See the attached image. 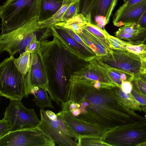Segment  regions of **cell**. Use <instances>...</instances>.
Listing matches in <instances>:
<instances>
[{
  "instance_id": "cell-3",
  "label": "cell",
  "mask_w": 146,
  "mask_h": 146,
  "mask_svg": "<svg viewBox=\"0 0 146 146\" xmlns=\"http://www.w3.org/2000/svg\"><path fill=\"white\" fill-rule=\"evenodd\" d=\"M94 58L107 66L134 76L146 74V60L127 51L112 49L106 55L96 56Z\"/></svg>"
},
{
  "instance_id": "cell-24",
  "label": "cell",
  "mask_w": 146,
  "mask_h": 146,
  "mask_svg": "<svg viewBox=\"0 0 146 146\" xmlns=\"http://www.w3.org/2000/svg\"><path fill=\"white\" fill-rule=\"evenodd\" d=\"M62 27L64 30L71 36L77 42L84 47L89 51L96 55L92 50L77 33L70 29Z\"/></svg>"
},
{
  "instance_id": "cell-12",
  "label": "cell",
  "mask_w": 146,
  "mask_h": 146,
  "mask_svg": "<svg viewBox=\"0 0 146 146\" xmlns=\"http://www.w3.org/2000/svg\"><path fill=\"white\" fill-rule=\"evenodd\" d=\"M77 34L92 50L96 56L105 55L111 52L97 38L83 28L82 31Z\"/></svg>"
},
{
  "instance_id": "cell-23",
  "label": "cell",
  "mask_w": 146,
  "mask_h": 146,
  "mask_svg": "<svg viewBox=\"0 0 146 146\" xmlns=\"http://www.w3.org/2000/svg\"><path fill=\"white\" fill-rule=\"evenodd\" d=\"M106 35L107 40L112 49L126 51L124 48V40L110 35L107 32Z\"/></svg>"
},
{
  "instance_id": "cell-4",
  "label": "cell",
  "mask_w": 146,
  "mask_h": 146,
  "mask_svg": "<svg viewBox=\"0 0 146 146\" xmlns=\"http://www.w3.org/2000/svg\"><path fill=\"white\" fill-rule=\"evenodd\" d=\"M38 23H27L7 33L0 35V54L4 51L10 56L25 52L35 35Z\"/></svg>"
},
{
  "instance_id": "cell-20",
  "label": "cell",
  "mask_w": 146,
  "mask_h": 146,
  "mask_svg": "<svg viewBox=\"0 0 146 146\" xmlns=\"http://www.w3.org/2000/svg\"><path fill=\"white\" fill-rule=\"evenodd\" d=\"M124 45L126 51L135 54L143 59L146 60V44H133L124 41Z\"/></svg>"
},
{
  "instance_id": "cell-30",
  "label": "cell",
  "mask_w": 146,
  "mask_h": 146,
  "mask_svg": "<svg viewBox=\"0 0 146 146\" xmlns=\"http://www.w3.org/2000/svg\"><path fill=\"white\" fill-rule=\"evenodd\" d=\"M137 25L142 28L146 29V11L141 16Z\"/></svg>"
},
{
  "instance_id": "cell-14",
  "label": "cell",
  "mask_w": 146,
  "mask_h": 146,
  "mask_svg": "<svg viewBox=\"0 0 146 146\" xmlns=\"http://www.w3.org/2000/svg\"><path fill=\"white\" fill-rule=\"evenodd\" d=\"M74 0H64L62 6L56 13L47 20L38 23L36 26V28L38 29L51 28L54 25L61 22L62 18L64 13Z\"/></svg>"
},
{
  "instance_id": "cell-22",
  "label": "cell",
  "mask_w": 146,
  "mask_h": 146,
  "mask_svg": "<svg viewBox=\"0 0 146 146\" xmlns=\"http://www.w3.org/2000/svg\"><path fill=\"white\" fill-rule=\"evenodd\" d=\"M146 31V29L141 28L134 25H124L116 32L118 33L136 35Z\"/></svg>"
},
{
  "instance_id": "cell-10",
  "label": "cell",
  "mask_w": 146,
  "mask_h": 146,
  "mask_svg": "<svg viewBox=\"0 0 146 146\" xmlns=\"http://www.w3.org/2000/svg\"><path fill=\"white\" fill-rule=\"evenodd\" d=\"M146 11V0H143L127 9L118 16L113 17L114 25L120 27L137 24L141 16Z\"/></svg>"
},
{
  "instance_id": "cell-36",
  "label": "cell",
  "mask_w": 146,
  "mask_h": 146,
  "mask_svg": "<svg viewBox=\"0 0 146 146\" xmlns=\"http://www.w3.org/2000/svg\"></svg>"
},
{
  "instance_id": "cell-16",
  "label": "cell",
  "mask_w": 146,
  "mask_h": 146,
  "mask_svg": "<svg viewBox=\"0 0 146 146\" xmlns=\"http://www.w3.org/2000/svg\"><path fill=\"white\" fill-rule=\"evenodd\" d=\"M88 23L85 18L79 13L72 18L66 21L61 22L55 25L70 29L77 34L82 31L83 26Z\"/></svg>"
},
{
  "instance_id": "cell-34",
  "label": "cell",
  "mask_w": 146,
  "mask_h": 146,
  "mask_svg": "<svg viewBox=\"0 0 146 146\" xmlns=\"http://www.w3.org/2000/svg\"><path fill=\"white\" fill-rule=\"evenodd\" d=\"M94 87L97 89H99L103 86L101 83L98 80H97L93 84Z\"/></svg>"
},
{
  "instance_id": "cell-9",
  "label": "cell",
  "mask_w": 146,
  "mask_h": 146,
  "mask_svg": "<svg viewBox=\"0 0 146 146\" xmlns=\"http://www.w3.org/2000/svg\"><path fill=\"white\" fill-rule=\"evenodd\" d=\"M90 64L82 70L79 75L72 80L77 81L92 85L97 80L103 86H115V85L92 60Z\"/></svg>"
},
{
  "instance_id": "cell-13",
  "label": "cell",
  "mask_w": 146,
  "mask_h": 146,
  "mask_svg": "<svg viewBox=\"0 0 146 146\" xmlns=\"http://www.w3.org/2000/svg\"><path fill=\"white\" fill-rule=\"evenodd\" d=\"M30 94L33 95L36 105L40 108L46 107L54 108L51 99L47 94V91L41 88L35 86L32 88Z\"/></svg>"
},
{
  "instance_id": "cell-26",
  "label": "cell",
  "mask_w": 146,
  "mask_h": 146,
  "mask_svg": "<svg viewBox=\"0 0 146 146\" xmlns=\"http://www.w3.org/2000/svg\"><path fill=\"white\" fill-rule=\"evenodd\" d=\"M10 129L9 123L5 118L0 120V138L9 132Z\"/></svg>"
},
{
  "instance_id": "cell-18",
  "label": "cell",
  "mask_w": 146,
  "mask_h": 146,
  "mask_svg": "<svg viewBox=\"0 0 146 146\" xmlns=\"http://www.w3.org/2000/svg\"><path fill=\"white\" fill-rule=\"evenodd\" d=\"M14 62L19 71L23 74H26L31 66V54L26 51L21 53L19 57L15 58Z\"/></svg>"
},
{
  "instance_id": "cell-19",
  "label": "cell",
  "mask_w": 146,
  "mask_h": 146,
  "mask_svg": "<svg viewBox=\"0 0 146 146\" xmlns=\"http://www.w3.org/2000/svg\"><path fill=\"white\" fill-rule=\"evenodd\" d=\"M115 36L131 44L138 45L144 44L145 42L146 31L136 35L116 32Z\"/></svg>"
},
{
  "instance_id": "cell-7",
  "label": "cell",
  "mask_w": 146,
  "mask_h": 146,
  "mask_svg": "<svg viewBox=\"0 0 146 146\" xmlns=\"http://www.w3.org/2000/svg\"><path fill=\"white\" fill-rule=\"evenodd\" d=\"M4 116L9 124V131L33 128L40 122L34 109L27 108L21 100H10Z\"/></svg>"
},
{
  "instance_id": "cell-21",
  "label": "cell",
  "mask_w": 146,
  "mask_h": 146,
  "mask_svg": "<svg viewBox=\"0 0 146 146\" xmlns=\"http://www.w3.org/2000/svg\"><path fill=\"white\" fill-rule=\"evenodd\" d=\"M79 13L78 0H74L68 6L62 18L61 22L69 20Z\"/></svg>"
},
{
  "instance_id": "cell-15",
  "label": "cell",
  "mask_w": 146,
  "mask_h": 146,
  "mask_svg": "<svg viewBox=\"0 0 146 146\" xmlns=\"http://www.w3.org/2000/svg\"><path fill=\"white\" fill-rule=\"evenodd\" d=\"M51 28L52 30L62 36L70 45L83 52L92 59L94 58L96 56V55L90 52L77 42L71 36L64 30L61 26L54 25L52 26Z\"/></svg>"
},
{
  "instance_id": "cell-25",
  "label": "cell",
  "mask_w": 146,
  "mask_h": 146,
  "mask_svg": "<svg viewBox=\"0 0 146 146\" xmlns=\"http://www.w3.org/2000/svg\"><path fill=\"white\" fill-rule=\"evenodd\" d=\"M143 0H127L116 11L113 17L118 16L131 6L140 2Z\"/></svg>"
},
{
  "instance_id": "cell-32",
  "label": "cell",
  "mask_w": 146,
  "mask_h": 146,
  "mask_svg": "<svg viewBox=\"0 0 146 146\" xmlns=\"http://www.w3.org/2000/svg\"><path fill=\"white\" fill-rule=\"evenodd\" d=\"M46 113L48 117L51 120L55 119L57 117L56 114L51 111L47 110Z\"/></svg>"
},
{
  "instance_id": "cell-1",
  "label": "cell",
  "mask_w": 146,
  "mask_h": 146,
  "mask_svg": "<svg viewBox=\"0 0 146 146\" xmlns=\"http://www.w3.org/2000/svg\"><path fill=\"white\" fill-rule=\"evenodd\" d=\"M40 0H7L0 6L1 35L28 23H37Z\"/></svg>"
},
{
  "instance_id": "cell-28",
  "label": "cell",
  "mask_w": 146,
  "mask_h": 146,
  "mask_svg": "<svg viewBox=\"0 0 146 146\" xmlns=\"http://www.w3.org/2000/svg\"><path fill=\"white\" fill-rule=\"evenodd\" d=\"M120 88L123 92L129 94L131 92L133 89V85L130 81H122Z\"/></svg>"
},
{
  "instance_id": "cell-33",
  "label": "cell",
  "mask_w": 146,
  "mask_h": 146,
  "mask_svg": "<svg viewBox=\"0 0 146 146\" xmlns=\"http://www.w3.org/2000/svg\"><path fill=\"white\" fill-rule=\"evenodd\" d=\"M75 117H76L81 114L80 110L78 108L75 107L70 112Z\"/></svg>"
},
{
  "instance_id": "cell-29",
  "label": "cell",
  "mask_w": 146,
  "mask_h": 146,
  "mask_svg": "<svg viewBox=\"0 0 146 146\" xmlns=\"http://www.w3.org/2000/svg\"><path fill=\"white\" fill-rule=\"evenodd\" d=\"M132 92V91H131ZM131 94L135 98V100L140 104L142 105H145V98L141 96L135 91L133 90L131 92Z\"/></svg>"
},
{
  "instance_id": "cell-8",
  "label": "cell",
  "mask_w": 146,
  "mask_h": 146,
  "mask_svg": "<svg viewBox=\"0 0 146 146\" xmlns=\"http://www.w3.org/2000/svg\"><path fill=\"white\" fill-rule=\"evenodd\" d=\"M40 120L37 126L45 131L55 143L61 146H76L77 143L64 133L59 127L56 120H51L43 108L40 109Z\"/></svg>"
},
{
  "instance_id": "cell-2",
  "label": "cell",
  "mask_w": 146,
  "mask_h": 146,
  "mask_svg": "<svg viewBox=\"0 0 146 146\" xmlns=\"http://www.w3.org/2000/svg\"><path fill=\"white\" fill-rule=\"evenodd\" d=\"M10 56L0 63V95L10 100H21L27 98L30 89L27 75L21 73Z\"/></svg>"
},
{
  "instance_id": "cell-35",
  "label": "cell",
  "mask_w": 146,
  "mask_h": 146,
  "mask_svg": "<svg viewBox=\"0 0 146 146\" xmlns=\"http://www.w3.org/2000/svg\"></svg>"
},
{
  "instance_id": "cell-6",
  "label": "cell",
  "mask_w": 146,
  "mask_h": 146,
  "mask_svg": "<svg viewBox=\"0 0 146 146\" xmlns=\"http://www.w3.org/2000/svg\"><path fill=\"white\" fill-rule=\"evenodd\" d=\"M118 0H78L79 13L88 23L104 29Z\"/></svg>"
},
{
  "instance_id": "cell-5",
  "label": "cell",
  "mask_w": 146,
  "mask_h": 146,
  "mask_svg": "<svg viewBox=\"0 0 146 146\" xmlns=\"http://www.w3.org/2000/svg\"><path fill=\"white\" fill-rule=\"evenodd\" d=\"M55 143L45 131L37 126L9 131L0 138V146H54Z\"/></svg>"
},
{
  "instance_id": "cell-11",
  "label": "cell",
  "mask_w": 146,
  "mask_h": 146,
  "mask_svg": "<svg viewBox=\"0 0 146 146\" xmlns=\"http://www.w3.org/2000/svg\"><path fill=\"white\" fill-rule=\"evenodd\" d=\"M64 0H40L38 23L50 19L62 6Z\"/></svg>"
},
{
  "instance_id": "cell-31",
  "label": "cell",
  "mask_w": 146,
  "mask_h": 146,
  "mask_svg": "<svg viewBox=\"0 0 146 146\" xmlns=\"http://www.w3.org/2000/svg\"><path fill=\"white\" fill-rule=\"evenodd\" d=\"M119 95L121 97L126 100H131L132 98L130 95L128 94L123 92L122 91L120 90L119 91Z\"/></svg>"
},
{
  "instance_id": "cell-17",
  "label": "cell",
  "mask_w": 146,
  "mask_h": 146,
  "mask_svg": "<svg viewBox=\"0 0 146 146\" xmlns=\"http://www.w3.org/2000/svg\"><path fill=\"white\" fill-rule=\"evenodd\" d=\"M83 28L97 38L108 50L111 51L112 49L106 37L107 31L104 29L100 28L89 23L84 25Z\"/></svg>"
},
{
  "instance_id": "cell-27",
  "label": "cell",
  "mask_w": 146,
  "mask_h": 146,
  "mask_svg": "<svg viewBox=\"0 0 146 146\" xmlns=\"http://www.w3.org/2000/svg\"><path fill=\"white\" fill-rule=\"evenodd\" d=\"M39 43L36 40V35L29 44L27 47L25 51L30 54H34L37 50Z\"/></svg>"
}]
</instances>
